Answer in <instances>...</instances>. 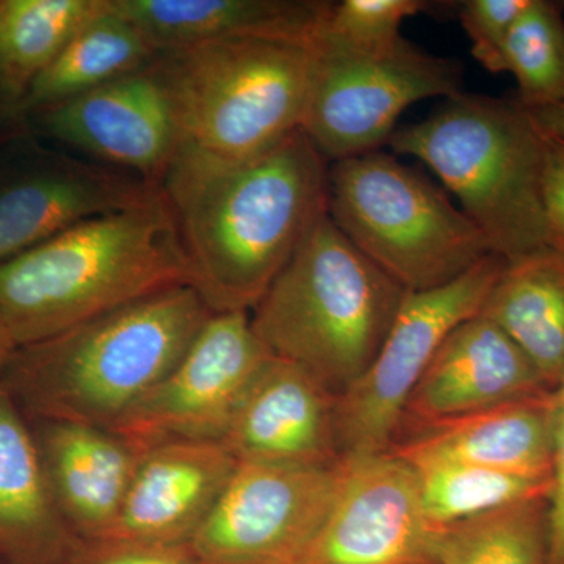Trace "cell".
<instances>
[{
	"mask_svg": "<svg viewBox=\"0 0 564 564\" xmlns=\"http://www.w3.org/2000/svg\"><path fill=\"white\" fill-rule=\"evenodd\" d=\"M180 285L191 265L161 193L0 263V311L20 347Z\"/></svg>",
	"mask_w": 564,
	"mask_h": 564,
	"instance_id": "obj_3",
	"label": "cell"
},
{
	"mask_svg": "<svg viewBox=\"0 0 564 564\" xmlns=\"http://www.w3.org/2000/svg\"><path fill=\"white\" fill-rule=\"evenodd\" d=\"M161 51L122 18L107 0L106 10L88 22L62 54L29 85L25 117L68 101L137 70L147 69Z\"/></svg>",
	"mask_w": 564,
	"mask_h": 564,
	"instance_id": "obj_23",
	"label": "cell"
},
{
	"mask_svg": "<svg viewBox=\"0 0 564 564\" xmlns=\"http://www.w3.org/2000/svg\"><path fill=\"white\" fill-rule=\"evenodd\" d=\"M79 541L52 499L31 421L0 384V564H65Z\"/></svg>",
	"mask_w": 564,
	"mask_h": 564,
	"instance_id": "obj_21",
	"label": "cell"
},
{
	"mask_svg": "<svg viewBox=\"0 0 564 564\" xmlns=\"http://www.w3.org/2000/svg\"><path fill=\"white\" fill-rule=\"evenodd\" d=\"M29 421L63 521L79 540H102L120 514L143 451L107 426Z\"/></svg>",
	"mask_w": 564,
	"mask_h": 564,
	"instance_id": "obj_18",
	"label": "cell"
},
{
	"mask_svg": "<svg viewBox=\"0 0 564 564\" xmlns=\"http://www.w3.org/2000/svg\"><path fill=\"white\" fill-rule=\"evenodd\" d=\"M24 96L20 85L0 66V150L29 133L25 124Z\"/></svg>",
	"mask_w": 564,
	"mask_h": 564,
	"instance_id": "obj_33",
	"label": "cell"
},
{
	"mask_svg": "<svg viewBox=\"0 0 564 564\" xmlns=\"http://www.w3.org/2000/svg\"><path fill=\"white\" fill-rule=\"evenodd\" d=\"M270 358L250 313H214L176 366L111 430L141 451L172 441L221 443Z\"/></svg>",
	"mask_w": 564,
	"mask_h": 564,
	"instance_id": "obj_10",
	"label": "cell"
},
{
	"mask_svg": "<svg viewBox=\"0 0 564 564\" xmlns=\"http://www.w3.org/2000/svg\"><path fill=\"white\" fill-rule=\"evenodd\" d=\"M434 564H549V497L437 527Z\"/></svg>",
	"mask_w": 564,
	"mask_h": 564,
	"instance_id": "obj_24",
	"label": "cell"
},
{
	"mask_svg": "<svg viewBox=\"0 0 564 564\" xmlns=\"http://www.w3.org/2000/svg\"><path fill=\"white\" fill-rule=\"evenodd\" d=\"M429 9L423 0H344L333 2L313 43L351 55L381 54L403 39L408 18Z\"/></svg>",
	"mask_w": 564,
	"mask_h": 564,
	"instance_id": "obj_28",
	"label": "cell"
},
{
	"mask_svg": "<svg viewBox=\"0 0 564 564\" xmlns=\"http://www.w3.org/2000/svg\"><path fill=\"white\" fill-rule=\"evenodd\" d=\"M65 564H204L191 544L159 545L118 540H80Z\"/></svg>",
	"mask_w": 564,
	"mask_h": 564,
	"instance_id": "obj_30",
	"label": "cell"
},
{
	"mask_svg": "<svg viewBox=\"0 0 564 564\" xmlns=\"http://www.w3.org/2000/svg\"><path fill=\"white\" fill-rule=\"evenodd\" d=\"M480 315L521 348L555 391L564 377V254L547 247L508 261Z\"/></svg>",
	"mask_w": 564,
	"mask_h": 564,
	"instance_id": "obj_22",
	"label": "cell"
},
{
	"mask_svg": "<svg viewBox=\"0 0 564 564\" xmlns=\"http://www.w3.org/2000/svg\"><path fill=\"white\" fill-rule=\"evenodd\" d=\"M237 459L215 441H172L143 451L117 521L102 540L191 544Z\"/></svg>",
	"mask_w": 564,
	"mask_h": 564,
	"instance_id": "obj_16",
	"label": "cell"
},
{
	"mask_svg": "<svg viewBox=\"0 0 564 564\" xmlns=\"http://www.w3.org/2000/svg\"><path fill=\"white\" fill-rule=\"evenodd\" d=\"M530 0H466L459 22L470 40L475 61L492 74L502 73L505 41Z\"/></svg>",
	"mask_w": 564,
	"mask_h": 564,
	"instance_id": "obj_29",
	"label": "cell"
},
{
	"mask_svg": "<svg viewBox=\"0 0 564 564\" xmlns=\"http://www.w3.org/2000/svg\"><path fill=\"white\" fill-rule=\"evenodd\" d=\"M14 143L0 150V263L82 221L132 209L162 193L161 185L137 174L35 143L14 152Z\"/></svg>",
	"mask_w": 564,
	"mask_h": 564,
	"instance_id": "obj_12",
	"label": "cell"
},
{
	"mask_svg": "<svg viewBox=\"0 0 564 564\" xmlns=\"http://www.w3.org/2000/svg\"><path fill=\"white\" fill-rule=\"evenodd\" d=\"M434 532L410 464L345 456L332 510L296 564H434Z\"/></svg>",
	"mask_w": 564,
	"mask_h": 564,
	"instance_id": "obj_13",
	"label": "cell"
},
{
	"mask_svg": "<svg viewBox=\"0 0 564 564\" xmlns=\"http://www.w3.org/2000/svg\"><path fill=\"white\" fill-rule=\"evenodd\" d=\"M502 73L518 82L527 110L564 102V10L562 2L530 0L505 41Z\"/></svg>",
	"mask_w": 564,
	"mask_h": 564,
	"instance_id": "obj_27",
	"label": "cell"
},
{
	"mask_svg": "<svg viewBox=\"0 0 564 564\" xmlns=\"http://www.w3.org/2000/svg\"><path fill=\"white\" fill-rule=\"evenodd\" d=\"M388 144L433 170L494 254L516 261L549 247L543 132L518 98L458 93Z\"/></svg>",
	"mask_w": 564,
	"mask_h": 564,
	"instance_id": "obj_5",
	"label": "cell"
},
{
	"mask_svg": "<svg viewBox=\"0 0 564 564\" xmlns=\"http://www.w3.org/2000/svg\"><path fill=\"white\" fill-rule=\"evenodd\" d=\"M221 444L237 463L337 466L343 462L337 397L302 367L272 356L252 381Z\"/></svg>",
	"mask_w": 564,
	"mask_h": 564,
	"instance_id": "obj_15",
	"label": "cell"
},
{
	"mask_svg": "<svg viewBox=\"0 0 564 564\" xmlns=\"http://www.w3.org/2000/svg\"><path fill=\"white\" fill-rule=\"evenodd\" d=\"M549 392L554 391L545 388L521 348L478 314L445 337L404 404L397 436L425 423Z\"/></svg>",
	"mask_w": 564,
	"mask_h": 564,
	"instance_id": "obj_17",
	"label": "cell"
},
{
	"mask_svg": "<svg viewBox=\"0 0 564 564\" xmlns=\"http://www.w3.org/2000/svg\"><path fill=\"white\" fill-rule=\"evenodd\" d=\"M340 463L334 467L237 463L192 540L193 552L204 564L299 563L332 510Z\"/></svg>",
	"mask_w": 564,
	"mask_h": 564,
	"instance_id": "obj_11",
	"label": "cell"
},
{
	"mask_svg": "<svg viewBox=\"0 0 564 564\" xmlns=\"http://www.w3.org/2000/svg\"><path fill=\"white\" fill-rule=\"evenodd\" d=\"M534 124L549 135L564 140V102L545 109L529 110Z\"/></svg>",
	"mask_w": 564,
	"mask_h": 564,
	"instance_id": "obj_34",
	"label": "cell"
},
{
	"mask_svg": "<svg viewBox=\"0 0 564 564\" xmlns=\"http://www.w3.org/2000/svg\"><path fill=\"white\" fill-rule=\"evenodd\" d=\"M328 182L329 163L303 129L245 159L180 147L161 191L212 313H251L328 214Z\"/></svg>",
	"mask_w": 564,
	"mask_h": 564,
	"instance_id": "obj_1",
	"label": "cell"
},
{
	"mask_svg": "<svg viewBox=\"0 0 564 564\" xmlns=\"http://www.w3.org/2000/svg\"><path fill=\"white\" fill-rule=\"evenodd\" d=\"M389 452L408 464H473L554 485L552 392L414 426Z\"/></svg>",
	"mask_w": 564,
	"mask_h": 564,
	"instance_id": "obj_19",
	"label": "cell"
},
{
	"mask_svg": "<svg viewBox=\"0 0 564 564\" xmlns=\"http://www.w3.org/2000/svg\"><path fill=\"white\" fill-rule=\"evenodd\" d=\"M417 480L423 514L433 527L475 518L505 505L551 497L552 480L486 469L473 464H410Z\"/></svg>",
	"mask_w": 564,
	"mask_h": 564,
	"instance_id": "obj_26",
	"label": "cell"
},
{
	"mask_svg": "<svg viewBox=\"0 0 564 564\" xmlns=\"http://www.w3.org/2000/svg\"><path fill=\"white\" fill-rule=\"evenodd\" d=\"M554 485L549 497V564H564V377L552 392Z\"/></svg>",
	"mask_w": 564,
	"mask_h": 564,
	"instance_id": "obj_31",
	"label": "cell"
},
{
	"mask_svg": "<svg viewBox=\"0 0 564 564\" xmlns=\"http://www.w3.org/2000/svg\"><path fill=\"white\" fill-rule=\"evenodd\" d=\"M303 131L328 163L380 151L413 104L463 91L464 66L403 39L391 50L351 55L313 43Z\"/></svg>",
	"mask_w": 564,
	"mask_h": 564,
	"instance_id": "obj_8",
	"label": "cell"
},
{
	"mask_svg": "<svg viewBox=\"0 0 564 564\" xmlns=\"http://www.w3.org/2000/svg\"><path fill=\"white\" fill-rule=\"evenodd\" d=\"M313 66V43L240 39L162 51L151 69L181 147L245 159L303 129Z\"/></svg>",
	"mask_w": 564,
	"mask_h": 564,
	"instance_id": "obj_6",
	"label": "cell"
},
{
	"mask_svg": "<svg viewBox=\"0 0 564 564\" xmlns=\"http://www.w3.org/2000/svg\"><path fill=\"white\" fill-rule=\"evenodd\" d=\"M507 262L489 254L448 284L404 293L377 358L337 399V436L343 458L389 452L404 404L441 344L459 323L480 314Z\"/></svg>",
	"mask_w": 564,
	"mask_h": 564,
	"instance_id": "obj_9",
	"label": "cell"
},
{
	"mask_svg": "<svg viewBox=\"0 0 564 564\" xmlns=\"http://www.w3.org/2000/svg\"><path fill=\"white\" fill-rule=\"evenodd\" d=\"M158 51L206 41L270 39L313 43L325 0H110Z\"/></svg>",
	"mask_w": 564,
	"mask_h": 564,
	"instance_id": "obj_20",
	"label": "cell"
},
{
	"mask_svg": "<svg viewBox=\"0 0 564 564\" xmlns=\"http://www.w3.org/2000/svg\"><path fill=\"white\" fill-rule=\"evenodd\" d=\"M328 215L408 292L448 284L494 254L444 191L383 151L329 163Z\"/></svg>",
	"mask_w": 564,
	"mask_h": 564,
	"instance_id": "obj_7",
	"label": "cell"
},
{
	"mask_svg": "<svg viewBox=\"0 0 564 564\" xmlns=\"http://www.w3.org/2000/svg\"><path fill=\"white\" fill-rule=\"evenodd\" d=\"M106 7L107 0H0V66L28 91Z\"/></svg>",
	"mask_w": 564,
	"mask_h": 564,
	"instance_id": "obj_25",
	"label": "cell"
},
{
	"mask_svg": "<svg viewBox=\"0 0 564 564\" xmlns=\"http://www.w3.org/2000/svg\"><path fill=\"white\" fill-rule=\"evenodd\" d=\"M562 6H563V10H564V2H562Z\"/></svg>",
	"mask_w": 564,
	"mask_h": 564,
	"instance_id": "obj_36",
	"label": "cell"
},
{
	"mask_svg": "<svg viewBox=\"0 0 564 564\" xmlns=\"http://www.w3.org/2000/svg\"><path fill=\"white\" fill-rule=\"evenodd\" d=\"M28 131L91 155L93 162L161 185L181 147L161 80L151 66L32 111Z\"/></svg>",
	"mask_w": 564,
	"mask_h": 564,
	"instance_id": "obj_14",
	"label": "cell"
},
{
	"mask_svg": "<svg viewBox=\"0 0 564 564\" xmlns=\"http://www.w3.org/2000/svg\"><path fill=\"white\" fill-rule=\"evenodd\" d=\"M543 195L549 248L564 254V140L543 132Z\"/></svg>",
	"mask_w": 564,
	"mask_h": 564,
	"instance_id": "obj_32",
	"label": "cell"
},
{
	"mask_svg": "<svg viewBox=\"0 0 564 564\" xmlns=\"http://www.w3.org/2000/svg\"><path fill=\"white\" fill-rule=\"evenodd\" d=\"M406 292L325 214L252 307L251 326L274 358L339 399L377 358Z\"/></svg>",
	"mask_w": 564,
	"mask_h": 564,
	"instance_id": "obj_4",
	"label": "cell"
},
{
	"mask_svg": "<svg viewBox=\"0 0 564 564\" xmlns=\"http://www.w3.org/2000/svg\"><path fill=\"white\" fill-rule=\"evenodd\" d=\"M212 311L180 285L20 345L0 384L29 419L113 429L176 366Z\"/></svg>",
	"mask_w": 564,
	"mask_h": 564,
	"instance_id": "obj_2",
	"label": "cell"
},
{
	"mask_svg": "<svg viewBox=\"0 0 564 564\" xmlns=\"http://www.w3.org/2000/svg\"><path fill=\"white\" fill-rule=\"evenodd\" d=\"M17 347L18 345L14 343L13 336H11L9 325H7L2 311H0V375H2Z\"/></svg>",
	"mask_w": 564,
	"mask_h": 564,
	"instance_id": "obj_35",
	"label": "cell"
}]
</instances>
